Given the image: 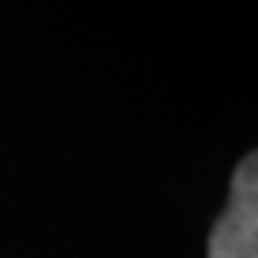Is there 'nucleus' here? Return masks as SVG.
Returning <instances> with one entry per match:
<instances>
[{"instance_id":"nucleus-1","label":"nucleus","mask_w":258,"mask_h":258,"mask_svg":"<svg viewBox=\"0 0 258 258\" xmlns=\"http://www.w3.org/2000/svg\"><path fill=\"white\" fill-rule=\"evenodd\" d=\"M209 258H258V150L233 171L227 206L209 236Z\"/></svg>"}]
</instances>
